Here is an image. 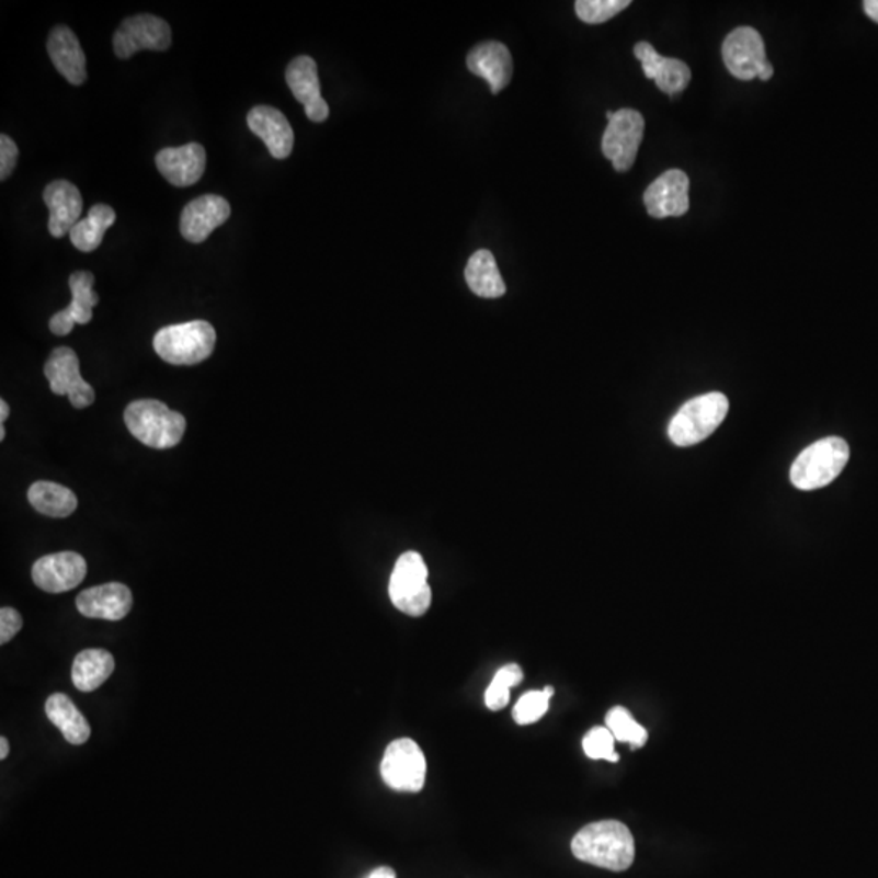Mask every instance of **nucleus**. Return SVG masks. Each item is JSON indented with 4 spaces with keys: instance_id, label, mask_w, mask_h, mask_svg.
<instances>
[{
    "instance_id": "nucleus-15",
    "label": "nucleus",
    "mask_w": 878,
    "mask_h": 878,
    "mask_svg": "<svg viewBox=\"0 0 878 878\" xmlns=\"http://www.w3.org/2000/svg\"><path fill=\"white\" fill-rule=\"evenodd\" d=\"M689 180L682 170H669L649 184L645 193L646 210L651 217H682L689 208Z\"/></svg>"
},
{
    "instance_id": "nucleus-27",
    "label": "nucleus",
    "mask_w": 878,
    "mask_h": 878,
    "mask_svg": "<svg viewBox=\"0 0 878 878\" xmlns=\"http://www.w3.org/2000/svg\"><path fill=\"white\" fill-rule=\"evenodd\" d=\"M28 500L38 513L49 517L70 516L79 503L72 490L45 480L30 487Z\"/></svg>"
},
{
    "instance_id": "nucleus-36",
    "label": "nucleus",
    "mask_w": 878,
    "mask_h": 878,
    "mask_svg": "<svg viewBox=\"0 0 878 878\" xmlns=\"http://www.w3.org/2000/svg\"><path fill=\"white\" fill-rule=\"evenodd\" d=\"M510 689L508 686L501 685L500 682H491L486 692L487 708L491 709V711L503 709L510 703Z\"/></svg>"
},
{
    "instance_id": "nucleus-32",
    "label": "nucleus",
    "mask_w": 878,
    "mask_h": 878,
    "mask_svg": "<svg viewBox=\"0 0 878 878\" xmlns=\"http://www.w3.org/2000/svg\"><path fill=\"white\" fill-rule=\"evenodd\" d=\"M583 749L585 755L592 760H607V762L620 760L615 752V737L607 728H594L585 733Z\"/></svg>"
},
{
    "instance_id": "nucleus-18",
    "label": "nucleus",
    "mask_w": 878,
    "mask_h": 878,
    "mask_svg": "<svg viewBox=\"0 0 878 878\" xmlns=\"http://www.w3.org/2000/svg\"><path fill=\"white\" fill-rule=\"evenodd\" d=\"M77 608L89 618L117 622L127 617L133 608V592L127 585L107 583L80 592Z\"/></svg>"
},
{
    "instance_id": "nucleus-26",
    "label": "nucleus",
    "mask_w": 878,
    "mask_h": 878,
    "mask_svg": "<svg viewBox=\"0 0 878 878\" xmlns=\"http://www.w3.org/2000/svg\"><path fill=\"white\" fill-rule=\"evenodd\" d=\"M116 221V212L106 204L93 205L90 208L89 217L80 220L70 231V241L79 251L93 252L103 243L104 233L107 228L113 227Z\"/></svg>"
},
{
    "instance_id": "nucleus-6",
    "label": "nucleus",
    "mask_w": 878,
    "mask_h": 878,
    "mask_svg": "<svg viewBox=\"0 0 878 878\" xmlns=\"http://www.w3.org/2000/svg\"><path fill=\"white\" fill-rule=\"evenodd\" d=\"M389 597L397 611L410 617L426 614L432 605V588L422 555L417 551L400 555L390 574Z\"/></svg>"
},
{
    "instance_id": "nucleus-37",
    "label": "nucleus",
    "mask_w": 878,
    "mask_h": 878,
    "mask_svg": "<svg viewBox=\"0 0 878 878\" xmlns=\"http://www.w3.org/2000/svg\"><path fill=\"white\" fill-rule=\"evenodd\" d=\"M523 679L524 674L523 671H521L520 665L508 664L497 672L493 681L500 682L501 685L508 686V688H513V686L520 685V683L523 682Z\"/></svg>"
},
{
    "instance_id": "nucleus-5",
    "label": "nucleus",
    "mask_w": 878,
    "mask_h": 878,
    "mask_svg": "<svg viewBox=\"0 0 878 878\" xmlns=\"http://www.w3.org/2000/svg\"><path fill=\"white\" fill-rule=\"evenodd\" d=\"M728 412L729 400L725 394L709 392L695 397L672 419L669 438L682 447L702 443L719 429Z\"/></svg>"
},
{
    "instance_id": "nucleus-38",
    "label": "nucleus",
    "mask_w": 878,
    "mask_h": 878,
    "mask_svg": "<svg viewBox=\"0 0 878 878\" xmlns=\"http://www.w3.org/2000/svg\"><path fill=\"white\" fill-rule=\"evenodd\" d=\"M864 10H866L867 15H869L874 22L878 23V0H867V2H864Z\"/></svg>"
},
{
    "instance_id": "nucleus-12",
    "label": "nucleus",
    "mask_w": 878,
    "mask_h": 878,
    "mask_svg": "<svg viewBox=\"0 0 878 878\" xmlns=\"http://www.w3.org/2000/svg\"><path fill=\"white\" fill-rule=\"evenodd\" d=\"M33 581L49 594L77 588L87 577V561L76 551H60L39 558L32 570Z\"/></svg>"
},
{
    "instance_id": "nucleus-22",
    "label": "nucleus",
    "mask_w": 878,
    "mask_h": 878,
    "mask_svg": "<svg viewBox=\"0 0 878 878\" xmlns=\"http://www.w3.org/2000/svg\"><path fill=\"white\" fill-rule=\"evenodd\" d=\"M48 53L54 67L72 85H82L87 80V57L79 38L72 30L60 25L50 32Z\"/></svg>"
},
{
    "instance_id": "nucleus-21",
    "label": "nucleus",
    "mask_w": 878,
    "mask_h": 878,
    "mask_svg": "<svg viewBox=\"0 0 878 878\" xmlns=\"http://www.w3.org/2000/svg\"><path fill=\"white\" fill-rule=\"evenodd\" d=\"M248 126L262 142L272 157L284 160L292 153L295 134L284 113L272 106H255L249 111Z\"/></svg>"
},
{
    "instance_id": "nucleus-8",
    "label": "nucleus",
    "mask_w": 878,
    "mask_h": 878,
    "mask_svg": "<svg viewBox=\"0 0 878 878\" xmlns=\"http://www.w3.org/2000/svg\"><path fill=\"white\" fill-rule=\"evenodd\" d=\"M645 136V117L635 110H620L608 121L602 137V151L615 170L625 173L634 167Z\"/></svg>"
},
{
    "instance_id": "nucleus-16",
    "label": "nucleus",
    "mask_w": 878,
    "mask_h": 878,
    "mask_svg": "<svg viewBox=\"0 0 878 878\" xmlns=\"http://www.w3.org/2000/svg\"><path fill=\"white\" fill-rule=\"evenodd\" d=\"M95 275L89 271L73 272L69 278L72 303L62 311L50 318L49 329L54 335H67L76 324H89L93 318V308L100 303V296L93 292Z\"/></svg>"
},
{
    "instance_id": "nucleus-1",
    "label": "nucleus",
    "mask_w": 878,
    "mask_h": 878,
    "mask_svg": "<svg viewBox=\"0 0 878 878\" xmlns=\"http://www.w3.org/2000/svg\"><path fill=\"white\" fill-rule=\"evenodd\" d=\"M571 851L583 863L624 873L635 860L634 834L617 820H602L578 831Z\"/></svg>"
},
{
    "instance_id": "nucleus-39",
    "label": "nucleus",
    "mask_w": 878,
    "mask_h": 878,
    "mask_svg": "<svg viewBox=\"0 0 878 878\" xmlns=\"http://www.w3.org/2000/svg\"><path fill=\"white\" fill-rule=\"evenodd\" d=\"M368 878H397L396 873H394L390 867H378V869L373 870L369 874Z\"/></svg>"
},
{
    "instance_id": "nucleus-25",
    "label": "nucleus",
    "mask_w": 878,
    "mask_h": 878,
    "mask_svg": "<svg viewBox=\"0 0 878 878\" xmlns=\"http://www.w3.org/2000/svg\"><path fill=\"white\" fill-rule=\"evenodd\" d=\"M114 672V658L104 649H85L77 655L72 668V682L80 692L100 688Z\"/></svg>"
},
{
    "instance_id": "nucleus-42",
    "label": "nucleus",
    "mask_w": 878,
    "mask_h": 878,
    "mask_svg": "<svg viewBox=\"0 0 878 878\" xmlns=\"http://www.w3.org/2000/svg\"><path fill=\"white\" fill-rule=\"evenodd\" d=\"M7 755H9V742H7L5 737L0 739V759L5 760Z\"/></svg>"
},
{
    "instance_id": "nucleus-34",
    "label": "nucleus",
    "mask_w": 878,
    "mask_h": 878,
    "mask_svg": "<svg viewBox=\"0 0 878 878\" xmlns=\"http://www.w3.org/2000/svg\"><path fill=\"white\" fill-rule=\"evenodd\" d=\"M16 160H19V147L9 136L2 134L0 136V180L5 181L7 178L12 176Z\"/></svg>"
},
{
    "instance_id": "nucleus-13",
    "label": "nucleus",
    "mask_w": 878,
    "mask_h": 878,
    "mask_svg": "<svg viewBox=\"0 0 878 878\" xmlns=\"http://www.w3.org/2000/svg\"><path fill=\"white\" fill-rule=\"evenodd\" d=\"M230 215L231 207L227 198L215 194L201 195L184 207L180 221L181 235L190 243H204Z\"/></svg>"
},
{
    "instance_id": "nucleus-14",
    "label": "nucleus",
    "mask_w": 878,
    "mask_h": 878,
    "mask_svg": "<svg viewBox=\"0 0 878 878\" xmlns=\"http://www.w3.org/2000/svg\"><path fill=\"white\" fill-rule=\"evenodd\" d=\"M293 96L305 106L306 116L312 123H324L329 117V104L321 95L318 66L309 56L293 59L285 73Z\"/></svg>"
},
{
    "instance_id": "nucleus-41",
    "label": "nucleus",
    "mask_w": 878,
    "mask_h": 878,
    "mask_svg": "<svg viewBox=\"0 0 878 878\" xmlns=\"http://www.w3.org/2000/svg\"><path fill=\"white\" fill-rule=\"evenodd\" d=\"M9 413L10 409L9 406H7L5 400H0V425H3V422H5L7 417H9Z\"/></svg>"
},
{
    "instance_id": "nucleus-20",
    "label": "nucleus",
    "mask_w": 878,
    "mask_h": 878,
    "mask_svg": "<svg viewBox=\"0 0 878 878\" xmlns=\"http://www.w3.org/2000/svg\"><path fill=\"white\" fill-rule=\"evenodd\" d=\"M43 198L49 208L50 237H66L80 221L83 210L82 194L69 181L57 180L46 186Z\"/></svg>"
},
{
    "instance_id": "nucleus-33",
    "label": "nucleus",
    "mask_w": 878,
    "mask_h": 878,
    "mask_svg": "<svg viewBox=\"0 0 878 878\" xmlns=\"http://www.w3.org/2000/svg\"><path fill=\"white\" fill-rule=\"evenodd\" d=\"M635 56L636 59L641 62L645 76L648 77V79L654 80L665 57H662L658 50L652 48L649 43L645 42L638 43V45L635 46Z\"/></svg>"
},
{
    "instance_id": "nucleus-40",
    "label": "nucleus",
    "mask_w": 878,
    "mask_h": 878,
    "mask_svg": "<svg viewBox=\"0 0 878 878\" xmlns=\"http://www.w3.org/2000/svg\"><path fill=\"white\" fill-rule=\"evenodd\" d=\"M772 77H773V66L772 64L766 62L765 66H763L762 69H760L759 79L763 80V82H766V80L772 79Z\"/></svg>"
},
{
    "instance_id": "nucleus-3",
    "label": "nucleus",
    "mask_w": 878,
    "mask_h": 878,
    "mask_svg": "<svg viewBox=\"0 0 878 878\" xmlns=\"http://www.w3.org/2000/svg\"><path fill=\"white\" fill-rule=\"evenodd\" d=\"M850 460V444L830 436L810 444L794 460L790 482L799 490L812 491L830 486L840 477Z\"/></svg>"
},
{
    "instance_id": "nucleus-23",
    "label": "nucleus",
    "mask_w": 878,
    "mask_h": 878,
    "mask_svg": "<svg viewBox=\"0 0 878 878\" xmlns=\"http://www.w3.org/2000/svg\"><path fill=\"white\" fill-rule=\"evenodd\" d=\"M46 715H48L49 721L62 732L67 742L72 743V745H82L90 739L92 729H90L89 721L77 709L72 699L64 695V693H56V695L49 696L48 702H46Z\"/></svg>"
},
{
    "instance_id": "nucleus-31",
    "label": "nucleus",
    "mask_w": 878,
    "mask_h": 878,
    "mask_svg": "<svg viewBox=\"0 0 878 878\" xmlns=\"http://www.w3.org/2000/svg\"><path fill=\"white\" fill-rule=\"evenodd\" d=\"M630 0H578L577 15L589 25H598L624 12Z\"/></svg>"
},
{
    "instance_id": "nucleus-9",
    "label": "nucleus",
    "mask_w": 878,
    "mask_h": 878,
    "mask_svg": "<svg viewBox=\"0 0 878 878\" xmlns=\"http://www.w3.org/2000/svg\"><path fill=\"white\" fill-rule=\"evenodd\" d=\"M119 59H130L139 50H167L171 46V28L155 15L129 16L121 23L113 38Z\"/></svg>"
},
{
    "instance_id": "nucleus-35",
    "label": "nucleus",
    "mask_w": 878,
    "mask_h": 878,
    "mask_svg": "<svg viewBox=\"0 0 878 878\" xmlns=\"http://www.w3.org/2000/svg\"><path fill=\"white\" fill-rule=\"evenodd\" d=\"M23 620L19 612L12 607H3L0 611V642L5 645L13 638L20 630H22Z\"/></svg>"
},
{
    "instance_id": "nucleus-28",
    "label": "nucleus",
    "mask_w": 878,
    "mask_h": 878,
    "mask_svg": "<svg viewBox=\"0 0 878 878\" xmlns=\"http://www.w3.org/2000/svg\"><path fill=\"white\" fill-rule=\"evenodd\" d=\"M605 722H607V729L615 737V740L630 743L631 749H639L648 740V732L635 721L634 716L627 708L617 706V708L611 709L607 712Z\"/></svg>"
},
{
    "instance_id": "nucleus-43",
    "label": "nucleus",
    "mask_w": 878,
    "mask_h": 878,
    "mask_svg": "<svg viewBox=\"0 0 878 878\" xmlns=\"http://www.w3.org/2000/svg\"><path fill=\"white\" fill-rule=\"evenodd\" d=\"M5 438V426L0 425V441Z\"/></svg>"
},
{
    "instance_id": "nucleus-7",
    "label": "nucleus",
    "mask_w": 878,
    "mask_h": 878,
    "mask_svg": "<svg viewBox=\"0 0 878 878\" xmlns=\"http://www.w3.org/2000/svg\"><path fill=\"white\" fill-rule=\"evenodd\" d=\"M381 776L390 789L420 793L425 786L426 759L419 743L412 739L390 742L383 756Z\"/></svg>"
},
{
    "instance_id": "nucleus-24",
    "label": "nucleus",
    "mask_w": 878,
    "mask_h": 878,
    "mask_svg": "<svg viewBox=\"0 0 878 878\" xmlns=\"http://www.w3.org/2000/svg\"><path fill=\"white\" fill-rule=\"evenodd\" d=\"M466 281L470 290L482 298H500L506 293L503 277L494 255L487 249L474 252L466 267Z\"/></svg>"
},
{
    "instance_id": "nucleus-17",
    "label": "nucleus",
    "mask_w": 878,
    "mask_h": 878,
    "mask_svg": "<svg viewBox=\"0 0 878 878\" xmlns=\"http://www.w3.org/2000/svg\"><path fill=\"white\" fill-rule=\"evenodd\" d=\"M158 171L161 176L176 187L193 186L204 176L207 155L205 148L198 144H187V146L176 148H163L158 151Z\"/></svg>"
},
{
    "instance_id": "nucleus-19",
    "label": "nucleus",
    "mask_w": 878,
    "mask_h": 878,
    "mask_svg": "<svg viewBox=\"0 0 878 878\" xmlns=\"http://www.w3.org/2000/svg\"><path fill=\"white\" fill-rule=\"evenodd\" d=\"M467 67L474 76L487 80L494 95L503 92L513 77V57L503 43H480L467 56Z\"/></svg>"
},
{
    "instance_id": "nucleus-10",
    "label": "nucleus",
    "mask_w": 878,
    "mask_h": 878,
    "mask_svg": "<svg viewBox=\"0 0 878 878\" xmlns=\"http://www.w3.org/2000/svg\"><path fill=\"white\" fill-rule=\"evenodd\" d=\"M45 376L50 390L57 396L69 397L76 409H85L95 402V390L80 375V360L69 346L53 350L45 365Z\"/></svg>"
},
{
    "instance_id": "nucleus-30",
    "label": "nucleus",
    "mask_w": 878,
    "mask_h": 878,
    "mask_svg": "<svg viewBox=\"0 0 878 878\" xmlns=\"http://www.w3.org/2000/svg\"><path fill=\"white\" fill-rule=\"evenodd\" d=\"M689 80H692V70L683 60L665 57L654 82L661 92L675 96L688 87Z\"/></svg>"
},
{
    "instance_id": "nucleus-11",
    "label": "nucleus",
    "mask_w": 878,
    "mask_h": 878,
    "mask_svg": "<svg viewBox=\"0 0 878 878\" xmlns=\"http://www.w3.org/2000/svg\"><path fill=\"white\" fill-rule=\"evenodd\" d=\"M722 57L729 72L743 82L759 79L760 69L768 62L762 35L750 26L729 33L722 45Z\"/></svg>"
},
{
    "instance_id": "nucleus-4",
    "label": "nucleus",
    "mask_w": 878,
    "mask_h": 878,
    "mask_svg": "<svg viewBox=\"0 0 878 878\" xmlns=\"http://www.w3.org/2000/svg\"><path fill=\"white\" fill-rule=\"evenodd\" d=\"M217 332L207 321H191L160 329L153 349L171 365H197L214 353Z\"/></svg>"
},
{
    "instance_id": "nucleus-2",
    "label": "nucleus",
    "mask_w": 878,
    "mask_h": 878,
    "mask_svg": "<svg viewBox=\"0 0 878 878\" xmlns=\"http://www.w3.org/2000/svg\"><path fill=\"white\" fill-rule=\"evenodd\" d=\"M124 420L130 435L153 449L176 446L186 432V419L160 400L144 399L129 403Z\"/></svg>"
},
{
    "instance_id": "nucleus-29",
    "label": "nucleus",
    "mask_w": 878,
    "mask_h": 878,
    "mask_svg": "<svg viewBox=\"0 0 878 878\" xmlns=\"http://www.w3.org/2000/svg\"><path fill=\"white\" fill-rule=\"evenodd\" d=\"M554 693L555 689L551 686H545V688L521 696L520 702L514 706V721L520 726H529L544 718Z\"/></svg>"
}]
</instances>
